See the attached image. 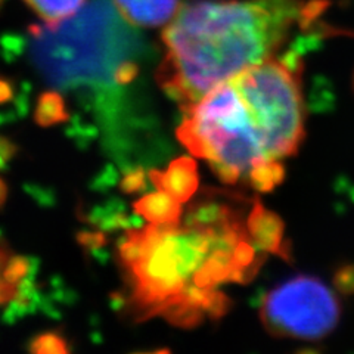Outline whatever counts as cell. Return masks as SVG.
<instances>
[{
	"mask_svg": "<svg viewBox=\"0 0 354 354\" xmlns=\"http://www.w3.org/2000/svg\"><path fill=\"white\" fill-rule=\"evenodd\" d=\"M182 113L177 139L227 185L254 165L291 157L306 138L301 74L281 59L230 77Z\"/></svg>",
	"mask_w": 354,
	"mask_h": 354,
	"instance_id": "obj_1",
	"label": "cell"
},
{
	"mask_svg": "<svg viewBox=\"0 0 354 354\" xmlns=\"http://www.w3.org/2000/svg\"><path fill=\"white\" fill-rule=\"evenodd\" d=\"M320 3L300 0H191L162 32L158 84L180 109L213 87L272 58L291 28L310 24Z\"/></svg>",
	"mask_w": 354,
	"mask_h": 354,
	"instance_id": "obj_2",
	"label": "cell"
},
{
	"mask_svg": "<svg viewBox=\"0 0 354 354\" xmlns=\"http://www.w3.org/2000/svg\"><path fill=\"white\" fill-rule=\"evenodd\" d=\"M30 52L52 86H113L120 64L142 58L148 46L113 0H91L57 26L28 28Z\"/></svg>",
	"mask_w": 354,
	"mask_h": 354,
	"instance_id": "obj_3",
	"label": "cell"
},
{
	"mask_svg": "<svg viewBox=\"0 0 354 354\" xmlns=\"http://www.w3.org/2000/svg\"><path fill=\"white\" fill-rule=\"evenodd\" d=\"M232 229L216 232L179 225H149L126 230L118 242V261L126 274L129 292L118 297L130 315L147 320L180 304L194 283V274Z\"/></svg>",
	"mask_w": 354,
	"mask_h": 354,
	"instance_id": "obj_4",
	"label": "cell"
},
{
	"mask_svg": "<svg viewBox=\"0 0 354 354\" xmlns=\"http://www.w3.org/2000/svg\"><path fill=\"white\" fill-rule=\"evenodd\" d=\"M339 317V300L316 276H294L274 286L260 303L264 329L278 338L324 339L337 328Z\"/></svg>",
	"mask_w": 354,
	"mask_h": 354,
	"instance_id": "obj_5",
	"label": "cell"
},
{
	"mask_svg": "<svg viewBox=\"0 0 354 354\" xmlns=\"http://www.w3.org/2000/svg\"><path fill=\"white\" fill-rule=\"evenodd\" d=\"M250 203L252 201L239 192L205 187L186 209L183 226L216 232L247 227L243 213Z\"/></svg>",
	"mask_w": 354,
	"mask_h": 354,
	"instance_id": "obj_6",
	"label": "cell"
},
{
	"mask_svg": "<svg viewBox=\"0 0 354 354\" xmlns=\"http://www.w3.org/2000/svg\"><path fill=\"white\" fill-rule=\"evenodd\" d=\"M247 230L251 242L259 250L292 263L291 243L285 239L283 220L266 208L259 198H254L252 207L247 216Z\"/></svg>",
	"mask_w": 354,
	"mask_h": 354,
	"instance_id": "obj_7",
	"label": "cell"
},
{
	"mask_svg": "<svg viewBox=\"0 0 354 354\" xmlns=\"http://www.w3.org/2000/svg\"><path fill=\"white\" fill-rule=\"evenodd\" d=\"M148 176L158 191L171 195L179 203L189 201L199 187L196 162L189 157L173 160L164 171L149 170Z\"/></svg>",
	"mask_w": 354,
	"mask_h": 354,
	"instance_id": "obj_8",
	"label": "cell"
},
{
	"mask_svg": "<svg viewBox=\"0 0 354 354\" xmlns=\"http://www.w3.org/2000/svg\"><path fill=\"white\" fill-rule=\"evenodd\" d=\"M130 24L158 27L167 24L179 10V0H113Z\"/></svg>",
	"mask_w": 354,
	"mask_h": 354,
	"instance_id": "obj_9",
	"label": "cell"
},
{
	"mask_svg": "<svg viewBox=\"0 0 354 354\" xmlns=\"http://www.w3.org/2000/svg\"><path fill=\"white\" fill-rule=\"evenodd\" d=\"M182 203L162 191L152 192L133 204V209L152 225H179Z\"/></svg>",
	"mask_w": 354,
	"mask_h": 354,
	"instance_id": "obj_10",
	"label": "cell"
},
{
	"mask_svg": "<svg viewBox=\"0 0 354 354\" xmlns=\"http://www.w3.org/2000/svg\"><path fill=\"white\" fill-rule=\"evenodd\" d=\"M84 218L88 223H92L104 232H115L120 229L129 230L135 225L140 226V221L138 218L129 217L126 214V209L120 201H111L104 207H96Z\"/></svg>",
	"mask_w": 354,
	"mask_h": 354,
	"instance_id": "obj_11",
	"label": "cell"
},
{
	"mask_svg": "<svg viewBox=\"0 0 354 354\" xmlns=\"http://www.w3.org/2000/svg\"><path fill=\"white\" fill-rule=\"evenodd\" d=\"M28 6L46 22V26H57L79 12L84 0H26Z\"/></svg>",
	"mask_w": 354,
	"mask_h": 354,
	"instance_id": "obj_12",
	"label": "cell"
},
{
	"mask_svg": "<svg viewBox=\"0 0 354 354\" xmlns=\"http://www.w3.org/2000/svg\"><path fill=\"white\" fill-rule=\"evenodd\" d=\"M65 101L62 95L57 92H44L39 96L35 111L36 123L41 127H50L59 123L68 121L70 113L65 108Z\"/></svg>",
	"mask_w": 354,
	"mask_h": 354,
	"instance_id": "obj_13",
	"label": "cell"
},
{
	"mask_svg": "<svg viewBox=\"0 0 354 354\" xmlns=\"http://www.w3.org/2000/svg\"><path fill=\"white\" fill-rule=\"evenodd\" d=\"M285 179V167L279 160L264 161L259 165H254L250 170L247 180L250 187L259 192H272L276 186L281 185Z\"/></svg>",
	"mask_w": 354,
	"mask_h": 354,
	"instance_id": "obj_14",
	"label": "cell"
},
{
	"mask_svg": "<svg viewBox=\"0 0 354 354\" xmlns=\"http://www.w3.org/2000/svg\"><path fill=\"white\" fill-rule=\"evenodd\" d=\"M28 351L35 354H66L70 344L59 332H43L30 341Z\"/></svg>",
	"mask_w": 354,
	"mask_h": 354,
	"instance_id": "obj_15",
	"label": "cell"
},
{
	"mask_svg": "<svg viewBox=\"0 0 354 354\" xmlns=\"http://www.w3.org/2000/svg\"><path fill=\"white\" fill-rule=\"evenodd\" d=\"M37 266L39 261L36 259H30L26 256H12L8 261L6 268L3 270V279L8 282L18 285L28 276L37 273Z\"/></svg>",
	"mask_w": 354,
	"mask_h": 354,
	"instance_id": "obj_16",
	"label": "cell"
},
{
	"mask_svg": "<svg viewBox=\"0 0 354 354\" xmlns=\"http://www.w3.org/2000/svg\"><path fill=\"white\" fill-rule=\"evenodd\" d=\"M147 174L142 165H131L127 167L126 174L120 182V189L124 194H138L147 191Z\"/></svg>",
	"mask_w": 354,
	"mask_h": 354,
	"instance_id": "obj_17",
	"label": "cell"
},
{
	"mask_svg": "<svg viewBox=\"0 0 354 354\" xmlns=\"http://www.w3.org/2000/svg\"><path fill=\"white\" fill-rule=\"evenodd\" d=\"M335 290L342 295L354 294V263L342 264L335 270L334 278H332Z\"/></svg>",
	"mask_w": 354,
	"mask_h": 354,
	"instance_id": "obj_18",
	"label": "cell"
},
{
	"mask_svg": "<svg viewBox=\"0 0 354 354\" xmlns=\"http://www.w3.org/2000/svg\"><path fill=\"white\" fill-rule=\"evenodd\" d=\"M77 241H79V243L84 250L92 251L93 254L104 250L106 247V242H108L106 234L104 230H101V232L83 230L79 235H77Z\"/></svg>",
	"mask_w": 354,
	"mask_h": 354,
	"instance_id": "obj_19",
	"label": "cell"
},
{
	"mask_svg": "<svg viewBox=\"0 0 354 354\" xmlns=\"http://www.w3.org/2000/svg\"><path fill=\"white\" fill-rule=\"evenodd\" d=\"M139 74V65L135 61H124L118 65V68L114 73V82L118 86H126L133 83Z\"/></svg>",
	"mask_w": 354,
	"mask_h": 354,
	"instance_id": "obj_20",
	"label": "cell"
},
{
	"mask_svg": "<svg viewBox=\"0 0 354 354\" xmlns=\"http://www.w3.org/2000/svg\"><path fill=\"white\" fill-rule=\"evenodd\" d=\"M18 148L9 139L0 136V170L8 167L9 161L15 157Z\"/></svg>",
	"mask_w": 354,
	"mask_h": 354,
	"instance_id": "obj_21",
	"label": "cell"
},
{
	"mask_svg": "<svg viewBox=\"0 0 354 354\" xmlns=\"http://www.w3.org/2000/svg\"><path fill=\"white\" fill-rule=\"evenodd\" d=\"M15 84L8 77L0 75V105L12 102L15 99Z\"/></svg>",
	"mask_w": 354,
	"mask_h": 354,
	"instance_id": "obj_22",
	"label": "cell"
},
{
	"mask_svg": "<svg viewBox=\"0 0 354 354\" xmlns=\"http://www.w3.org/2000/svg\"><path fill=\"white\" fill-rule=\"evenodd\" d=\"M10 257H12V252H10L8 243L5 242L2 234H0V278H2L3 270L6 268L8 261L10 260Z\"/></svg>",
	"mask_w": 354,
	"mask_h": 354,
	"instance_id": "obj_23",
	"label": "cell"
},
{
	"mask_svg": "<svg viewBox=\"0 0 354 354\" xmlns=\"http://www.w3.org/2000/svg\"><path fill=\"white\" fill-rule=\"evenodd\" d=\"M6 198H8V185L5 183L2 177H0V208L5 205Z\"/></svg>",
	"mask_w": 354,
	"mask_h": 354,
	"instance_id": "obj_24",
	"label": "cell"
},
{
	"mask_svg": "<svg viewBox=\"0 0 354 354\" xmlns=\"http://www.w3.org/2000/svg\"><path fill=\"white\" fill-rule=\"evenodd\" d=\"M3 3V0H0V5H2Z\"/></svg>",
	"mask_w": 354,
	"mask_h": 354,
	"instance_id": "obj_25",
	"label": "cell"
}]
</instances>
